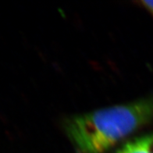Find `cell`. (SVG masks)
<instances>
[{
	"label": "cell",
	"instance_id": "obj_1",
	"mask_svg": "<svg viewBox=\"0 0 153 153\" xmlns=\"http://www.w3.org/2000/svg\"><path fill=\"white\" fill-rule=\"evenodd\" d=\"M153 120V96L75 115L65 131L77 153H105Z\"/></svg>",
	"mask_w": 153,
	"mask_h": 153
},
{
	"label": "cell",
	"instance_id": "obj_2",
	"mask_svg": "<svg viewBox=\"0 0 153 153\" xmlns=\"http://www.w3.org/2000/svg\"><path fill=\"white\" fill-rule=\"evenodd\" d=\"M114 153H153V133L127 141Z\"/></svg>",
	"mask_w": 153,
	"mask_h": 153
},
{
	"label": "cell",
	"instance_id": "obj_3",
	"mask_svg": "<svg viewBox=\"0 0 153 153\" xmlns=\"http://www.w3.org/2000/svg\"><path fill=\"white\" fill-rule=\"evenodd\" d=\"M141 4L153 15V1H141Z\"/></svg>",
	"mask_w": 153,
	"mask_h": 153
}]
</instances>
